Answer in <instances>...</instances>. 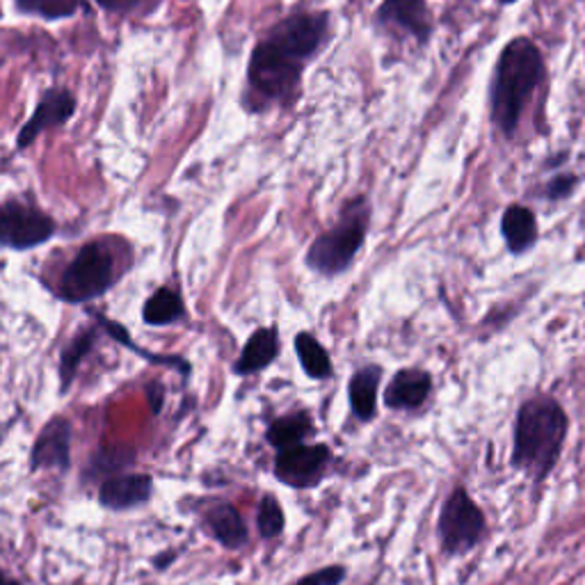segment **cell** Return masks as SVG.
Masks as SVG:
<instances>
[{
    "label": "cell",
    "instance_id": "cell-1",
    "mask_svg": "<svg viewBox=\"0 0 585 585\" xmlns=\"http://www.w3.org/2000/svg\"><path fill=\"white\" fill-rule=\"evenodd\" d=\"M329 16L323 12L292 14L257 43L247 70L252 92L270 103L286 101L298 92L304 62L316 55L327 37Z\"/></svg>",
    "mask_w": 585,
    "mask_h": 585
},
{
    "label": "cell",
    "instance_id": "cell-2",
    "mask_svg": "<svg viewBox=\"0 0 585 585\" xmlns=\"http://www.w3.org/2000/svg\"><path fill=\"white\" fill-rule=\"evenodd\" d=\"M570 435V416L549 394L526 398L514 414L510 466L533 485H543L560 464Z\"/></svg>",
    "mask_w": 585,
    "mask_h": 585
},
{
    "label": "cell",
    "instance_id": "cell-3",
    "mask_svg": "<svg viewBox=\"0 0 585 585\" xmlns=\"http://www.w3.org/2000/svg\"><path fill=\"white\" fill-rule=\"evenodd\" d=\"M545 76L543 53L526 37L512 39L503 49L491 87V120L506 135H512L522 112Z\"/></svg>",
    "mask_w": 585,
    "mask_h": 585
},
{
    "label": "cell",
    "instance_id": "cell-4",
    "mask_svg": "<svg viewBox=\"0 0 585 585\" xmlns=\"http://www.w3.org/2000/svg\"><path fill=\"white\" fill-rule=\"evenodd\" d=\"M369 215V201L364 197H357L350 204H346L336 227L321 234L309 247L307 265L313 273H321L325 277L346 273L364 245Z\"/></svg>",
    "mask_w": 585,
    "mask_h": 585
},
{
    "label": "cell",
    "instance_id": "cell-5",
    "mask_svg": "<svg viewBox=\"0 0 585 585\" xmlns=\"http://www.w3.org/2000/svg\"><path fill=\"white\" fill-rule=\"evenodd\" d=\"M485 535L487 516L483 508L462 483L453 485L437 516V539L441 553L448 558H462L474 551Z\"/></svg>",
    "mask_w": 585,
    "mask_h": 585
},
{
    "label": "cell",
    "instance_id": "cell-6",
    "mask_svg": "<svg viewBox=\"0 0 585 585\" xmlns=\"http://www.w3.org/2000/svg\"><path fill=\"white\" fill-rule=\"evenodd\" d=\"M117 277L115 257L103 242H87L60 277V298L80 304L101 298Z\"/></svg>",
    "mask_w": 585,
    "mask_h": 585
},
{
    "label": "cell",
    "instance_id": "cell-7",
    "mask_svg": "<svg viewBox=\"0 0 585 585\" xmlns=\"http://www.w3.org/2000/svg\"><path fill=\"white\" fill-rule=\"evenodd\" d=\"M55 234V222L51 215L41 213L35 207L8 201L0 207V247L10 250H33Z\"/></svg>",
    "mask_w": 585,
    "mask_h": 585
},
{
    "label": "cell",
    "instance_id": "cell-8",
    "mask_svg": "<svg viewBox=\"0 0 585 585\" xmlns=\"http://www.w3.org/2000/svg\"><path fill=\"white\" fill-rule=\"evenodd\" d=\"M329 462L332 451L327 444H300L277 453L275 476L284 485L309 489L325 478Z\"/></svg>",
    "mask_w": 585,
    "mask_h": 585
},
{
    "label": "cell",
    "instance_id": "cell-9",
    "mask_svg": "<svg viewBox=\"0 0 585 585\" xmlns=\"http://www.w3.org/2000/svg\"><path fill=\"white\" fill-rule=\"evenodd\" d=\"M33 471H66L72 469V423L55 416L41 427L30 453Z\"/></svg>",
    "mask_w": 585,
    "mask_h": 585
},
{
    "label": "cell",
    "instance_id": "cell-10",
    "mask_svg": "<svg viewBox=\"0 0 585 585\" xmlns=\"http://www.w3.org/2000/svg\"><path fill=\"white\" fill-rule=\"evenodd\" d=\"M74 112H76V97L70 92V89H64V87L49 89V92L43 95L41 101L37 103L33 117L26 122L24 128H21L16 145L21 149L33 145L43 130H51L55 126L70 122Z\"/></svg>",
    "mask_w": 585,
    "mask_h": 585
},
{
    "label": "cell",
    "instance_id": "cell-11",
    "mask_svg": "<svg viewBox=\"0 0 585 585\" xmlns=\"http://www.w3.org/2000/svg\"><path fill=\"white\" fill-rule=\"evenodd\" d=\"M153 497V478L149 474H120L101 483L99 503L105 510L124 512L149 503Z\"/></svg>",
    "mask_w": 585,
    "mask_h": 585
},
{
    "label": "cell",
    "instance_id": "cell-12",
    "mask_svg": "<svg viewBox=\"0 0 585 585\" xmlns=\"http://www.w3.org/2000/svg\"><path fill=\"white\" fill-rule=\"evenodd\" d=\"M433 394V375L423 369L398 371L385 389V404L394 412H416Z\"/></svg>",
    "mask_w": 585,
    "mask_h": 585
},
{
    "label": "cell",
    "instance_id": "cell-13",
    "mask_svg": "<svg viewBox=\"0 0 585 585\" xmlns=\"http://www.w3.org/2000/svg\"><path fill=\"white\" fill-rule=\"evenodd\" d=\"M377 24L408 33L421 43L433 33V16L423 0H385L377 10Z\"/></svg>",
    "mask_w": 585,
    "mask_h": 585
},
{
    "label": "cell",
    "instance_id": "cell-14",
    "mask_svg": "<svg viewBox=\"0 0 585 585\" xmlns=\"http://www.w3.org/2000/svg\"><path fill=\"white\" fill-rule=\"evenodd\" d=\"M379 382H382V369L377 364H369L352 373L348 382V400L357 421L371 423L375 419Z\"/></svg>",
    "mask_w": 585,
    "mask_h": 585
},
{
    "label": "cell",
    "instance_id": "cell-15",
    "mask_svg": "<svg viewBox=\"0 0 585 585\" xmlns=\"http://www.w3.org/2000/svg\"><path fill=\"white\" fill-rule=\"evenodd\" d=\"M279 354V334L275 327H261L247 339L238 362L234 366L236 375H254L275 362Z\"/></svg>",
    "mask_w": 585,
    "mask_h": 585
},
{
    "label": "cell",
    "instance_id": "cell-16",
    "mask_svg": "<svg viewBox=\"0 0 585 585\" xmlns=\"http://www.w3.org/2000/svg\"><path fill=\"white\" fill-rule=\"evenodd\" d=\"M207 524L224 549H242L250 539L240 512L232 503H213L207 510Z\"/></svg>",
    "mask_w": 585,
    "mask_h": 585
},
{
    "label": "cell",
    "instance_id": "cell-17",
    "mask_svg": "<svg viewBox=\"0 0 585 585\" xmlns=\"http://www.w3.org/2000/svg\"><path fill=\"white\" fill-rule=\"evenodd\" d=\"M501 234L512 254H524L537 240V220L526 207H510L501 220Z\"/></svg>",
    "mask_w": 585,
    "mask_h": 585
},
{
    "label": "cell",
    "instance_id": "cell-18",
    "mask_svg": "<svg viewBox=\"0 0 585 585\" xmlns=\"http://www.w3.org/2000/svg\"><path fill=\"white\" fill-rule=\"evenodd\" d=\"M313 435V421L307 412H296L277 419L273 425L267 427V441L270 446H275L277 451H286V448L300 446L304 439Z\"/></svg>",
    "mask_w": 585,
    "mask_h": 585
},
{
    "label": "cell",
    "instance_id": "cell-19",
    "mask_svg": "<svg viewBox=\"0 0 585 585\" xmlns=\"http://www.w3.org/2000/svg\"><path fill=\"white\" fill-rule=\"evenodd\" d=\"M95 344H97V329H83L62 348V354H60V389H62V394L70 391L72 382L78 373V366L83 364V359L92 352Z\"/></svg>",
    "mask_w": 585,
    "mask_h": 585
},
{
    "label": "cell",
    "instance_id": "cell-20",
    "mask_svg": "<svg viewBox=\"0 0 585 585\" xmlns=\"http://www.w3.org/2000/svg\"><path fill=\"white\" fill-rule=\"evenodd\" d=\"M296 352H298V359H300L304 373L311 379H329L332 377V373H334L332 359L316 336L309 334V332H300L296 336Z\"/></svg>",
    "mask_w": 585,
    "mask_h": 585
},
{
    "label": "cell",
    "instance_id": "cell-21",
    "mask_svg": "<svg viewBox=\"0 0 585 585\" xmlns=\"http://www.w3.org/2000/svg\"><path fill=\"white\" fill-rule=\"evenodd\" d=\"M184 311H186L184 309V300H182V296H178L176 290H172V288H159L145 302L142 319H145L147 325L163 327V325L176 323L178 319L184 316Z\"/></svg>",
    "mask_w": 585,
    "mask_h": 585
},
{
    "label": "cell",
    "instance_id": "cell-22",
    "mask_svg": "<svg viewBox=\"0 0 585 585\" xmlns=\"http://www.w3.org/2000/svg\"><path fill=\"white\" fill-rule=\"evenodd\" d=\"M16 8L24 14H35L41 18H66L74 16L80 8V0H16Z\"/></svg>",
    "mask_w": 585,
    "mask_h": 585
},
{
    "label": "cell",
    "instance_id": "cell-23",
    "mask_svg": "<svg viewBox=\"0 0 585 585\" xmlns=\"http://www.w3.org/2000/svg\"><path fill=\"white\" fill-rule=\"evenodd\" d=\"M257 524H259V531L265 539H275L284 533V526H286L284 510H282L279 501L275 497H270V494H265V497L261 499Z\"/></svg>",
    "mask_w": 585,
    "mask_h": 585
},
{
    "label": "cell",
    "instance_id": "cell-24",
    "mask_svg": "<svg viewBox=\"0 0 585 585\" xmlns=\"http://www.w3.org/2000/svg\"><path fill=\"white\" fill-rule=\"evenodd\" d=\"M133 462V451L128 448H108L92 458V466L99 471H110L112 476H120V471Z\"/></svg>",
    "mask_w": 585,
    "mask_h": 585
},
{
    "label": "cell",
    "instance_id": "cell-25",
    "mask_svg": "<svg viewBox=\"0 0 585 585\" xmlns=\"http://www.w3.org/2000/svg\"><path fill=\"white\" fill-rule=\"evenodd\" d=\"M348 576L346 565H327L323 570L302 576L296 585H341Z\"/></svg>",
    "mask_w": 585,
    "mask_h": 585
},
{
    "label": "cell",
    "instance_id": "cell-26",
    "mask_svg": "<svg viewBox=\"0 0 585 585\" xmlns=\"http://www.w3.org/2000/svg\"><path fill=\"white\" fill-rule=\"evenodd\" d=\"M574 186H576V178L574 176H568V174L556 176L553 182L549 184V188H547V197L549 199H562V197H568L572 192Z\"/></svg>",
    "mask_w": 585,
    "mask_h": 585
},
{
    "label": "cell",
    "instance_id": "cell-27",
    "mask_svg": "<svg viewBox=\"0 0 585 585\" xmlns=\"http://www.w3.org/2000/svg\"><path fill=\"white\" fill-rule=\"evenodd\" d=\"M103 10L115 12V14H130L138 10L145 0H95Z\"/></svg>",
    "mask_w": 585,
    "mask_h": 585
},
{
    "label": "cell",
    "instance_id": "cell-28",
    "mask_svg": "<svg viewBox=\"0 0 585 585\" xmlns=\"http://www.w3.org/2000/svg\"><path fill=\"white\" fill-rule=\"evenodd\" d=\"M147 394H149V402H151L153 414H161V410H163V387L159 385V382H151Z\"/></svg>",
    "mask_w": 585,
    "mask_h": 585
},
{
    "label": "cell",
    "instance_id": "cell-29",
    "mask_svg": "<svg viewBox=\"0 0 585 585\" xmlns=\"http://www.w3.org/2000/svg\"><path fill=\"white\" fill-rule=\"evenodd\" d=\"M0 585H21V581H16V578L8 576L5 572H0Z\"/></svg>",
    "mask_w": 585,
    "mask_h": 585
},
{
    "label": "cell",
    "instance_id": "cell-30",
    "mask_svg": "<svg viewBox=\"0 0 585 585\" xmlns=\"http://www.w3.org/2000/svg\"><path fill=\"white\" fill-rule=\"evenodd\" d=\"M501 3H514V0H501Z\"/></svg>",
    "mask_w": 585,
    "mask_h": 585
}]
</instances>
